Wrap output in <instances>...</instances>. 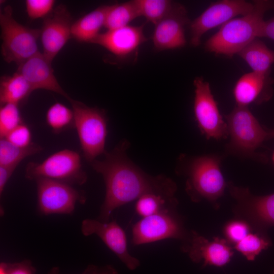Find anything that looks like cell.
I'll return each instance as SVG.
<instances>
[{
  "label": "cell",
  "instance_id": "cell-1",
  "mask_svg": "<svg viewBox=\"0 0 274 274\" xmlns=\"http://www.w3.org/2000/svg\"><path fill=\"white\" fill-rule=\"evenodd\" d=\"M130 146L129 142L124 139L112 150L106 151L102 160L89 163L102 176L106 185L105 199L97 218L100 221L109 222L116 209L147 193L176 197L175 182L163 174L152 176L145 173L128 157Z\"/></svg>",
  "mask_w": 274,
  "mask_h": 274
},
{
  "label": "cell",
  "instance_id": "cell-2",
  "mask_svg": "<svg viewBox=\"0 0 274 274\" xmlns=\"http://www.w3.org/2000/svg\"><path fill=\"white\" fill-rule=\"evenodd\" d=\"M221 157L215 155L191 156L181 154L176 168L177 174L186 178L185 191L191 200H206L218 207L227 183L222 173Z\"/></svg>",
  "mask_w": 274,
  "mask_h": 274
},
{
  "label": "cell",
  "instance_id": "cell-3",
  "mask_svg": "<svg viewBox=\"0 0 274 274\" xmlns=\"http://www.w3.org/2000/svg\"><path fill=\"white\" fill-rule=\"evenodd\" d=\"M253 3L254 7L251 12L229 20L206 41V51L232 57L258 38L264 15L267 11L274 8V2L260 0Z\"/></svg>",
  "mask_w": 274,
  "mask_h": 274
},
{
  "label": "cell",
  "instance_id": "cell-4",
  "mask_svg": "<svg viewBox=\"0 0 274 274\" xmlns=\"http://www.w3.org/2000/svg\"><path fill=\"white\" fill-rule=\"evenodd\" d=\"M224 118L230 138L227 151L234 155L265 162L266 157L256 150L267 140V128L260 124L248 107L235 106Z\"/></svg>",
  "mask_w": 274,
  "mask_h": 274
},
{
  "label": "cell",
  "instance_id": "cell-5",
  "mask_svg": "<svg viewBox=\"0 0 274 274\" xmlns=\"http://www.w3.org/2000/svg\"><path fill=\"white\" fill-rule=\"evenodd\" d=\"M76 128L81 149L89 163L106 152L105 144L108 133V117L106 112L97 107H90L71 98Z\"/></svg>",
  "mask_w": 274,
  "mask_h": 274
},
{
  "label": "cell",
  "instance_id": "cell-6",
  "mask_svg": "<svg viewBox=\"0 0 274 274\" xmlns=\"http://www.w3.org/2000/svg\"><path fill=\"white\" fill-rule=\"evenodd\" d=\"M1 53L7 63L18 66L39 52L38 40L41 29L26 27L18 22L13 16L10 6L0 12Z\"/></svg>",
  "mask_w": 274,
  "mask_h": 274
},
{
  "label": "cell",
  "instance_id": "cell-7",
  "mask_svg": "<svg viewBox=\"0 0 274 274\" xmlns=\"http://www.w3.org/2000/svg\"><path fill=\"white\" fill-rule=\"evenodd\" d=\"M235 200L232 208L235 218L247 222L256 233L268 237V229L274 226V193L253 194L247 187L227 182V187Z\"/></svg>",
  "mask_w": 274,
  "mask_h": 274
},
{
  "label": "cell",
  "instance_id": "cell-8",
  "mask_svg": "<svg viewBox=\"0 0 274 274\" xmlns=\"http://www.w3.org/2000/svg\"><path fill=\"white\" fill-rule=\"evenodd\" d=\"M178 207L166 208L154 215L142 219L132 228L131 243L134 246L166 239H176L185 243L189 241L191 230L184 226Z\"/></svg>",
  "mask_w": 274,
  "mask_h": 274
},
{
  "label": "cell",
  "instance_id": "cell-9",
  "mask_svg": "<svg viewBox=\"0 0 274 274\" xmlns=\"http://www.w3.org/2000/svg\"><path fill=\"white\" fill-rule=\"evenodd\" d=\"M25 176L29 180L46 178L71 185H82L87 180L80 155L77 152L67 149L53 153L42 162L28 163Z\"/></svg>",
  "mask_w": 274,
  "mask_h": 274
},
{
  "label": "cell",
  "instance_id": "cell-10",
  "mask_svg": "<svg viewBox=\"0 0 274 274\" xmlns=\"http://www.w3.org/2000/svg\"><path fill=\"white\" fill-rule=\"evenodd\" d=\"M193 85V112L200 132L208 140L227 138V124L220 114L209 83L202 77H197L194 79Z\"/></svg>",
  "mask_w": 274,
  "mask_h": 274
},
{
  "label": "cell",
  "instance_id": "cell-11",
  "mask_svg": "<svg viewBox=\"0 0 274 274\" xmlns=\"http://www.w3.org/2000/svg\"><path fill=\"white\" fill-rule=\"evenodd\" d=\"M37 183L38 208L43 215H72L77 202L84 204L86 197L83 191L72 185L49 179L39 178Z\"/></svg>",
  "mask_w": 274,
  "mask_h": 274
},
{
  "label": "cell",
  "instance_id": "cell-12",
  "mask_svg": "<svg viewBox=\"0 0 274 274\" xmlns=\"http://www.w3.org/2000/svg\"><path fill=\"white\" fill-rule=\"evenodd\" d=\"M254 3L243 0H222L212 3L189 24L190 44L194 47L201 43L202 36L209 30L222 26L237 16L251 12Z\"/></svg>",
  "mask_w": 274,
  "mask_h": 274
},
{
  "label": "cell",
  "instance_id": "cell-13",
  "mask_svg": "<svg viewBox=\"0 0 274 274\" xmlns=\"http://www.w3.org/2000/svg\"><path fill=\"white\" fill-rule=\"evenodd\" d=\"M81 230L84 236H98L129 269L134 270L140 265L139 259L128 250L124 230L115 220L103 222L97 219H86L82 222Z\"/></svg>",
  "mask_w": 274,
  "mask_h": 274
},
{
  "label": "cell",
  "instance_id": "cell-14",
  "mask_svg": "<svg viewBox=\"0 0 274 274\" xmlns=\"http://www.w3.org/2000/svg\"><path fill=\"white\" fill-rule=\"evenodd\" d=\"M181 249L193 262L202 261V267L224 266L230 261L234 253L231 244L225 238L214 237L210 241L194 230H191L189 241L182 243Z\"/></svg>",
  "mask_w": 274,
  "mask_h": 274
},
{
  "label": "cell",
  "instance_id": "cell-15",
  "mask_svg": "<svg viewBox=\"0 0 274 274\" xmlns=\"http://www.w3.org/2000/svg\"><path fill=\"white\" fill-rule=\"evenodd\" d=\"M72 24L71 14L63 5L56 7L44 18L40 36L43 54L51 61L72 37Z\"/></svg>",
  "mask_w": 274,
  "mask_h": 274
},
{
  "label": "cell",
  "instance_id": "cell-16",
  "mask_svg": "<svg viewBox=\"0 0 274 274\" xmlns=\"http://www.w3.org/2000/svg\"><path fill=\"white\" fill-rule=\"evenodd\" d=\"M190 23L185 7L175 3L170 12L155 25L151 37L154 49L163 51L184 47L185 26Z\"/></svg>",
  "mask_w": 274,
  "mask_h": 274
},
{
  "label": "cell",
  "instance_id": "cell-17",
  "mask_svg": "<svg viewBox=\"0 0 274 274\" xmlns=\"http://www.w3.org/2000/svg\"><path fill=\"white\" fill-rule=\"evenodd\" d=\"M147 40L143 25H129L100 33L91 43L105 48L117 58L123 59L135 53Z\"/></svg>",
  "mask_w": 274,
  "mask_h": 274
},
{
  "label": "cell",
  "instance_id": "cell-18",
  "mask_svg": "<svg viewBox=\"0 0 274 274\" xmlns=\"http://www.w3.org/2000/svg\"><path fill=\"white\" fill-rule=\"evenodd\" d=\"M52 61L39 51L18 66L21 74L30 85L32 91L44 89L71 98L59 84L54 74Z\"/></svg>",
  "mask_w": 274,
  "mask_h": 274
},
{
  "label": "cell",
  "instance_id": "cell-19",
  "mask_svg": "<svg viewBox=\"0 0 274 274\" xmlns=\"http://www.w3.org/2000/svg\"><path fill=\"white\" fill-rule=\"evenodd\" d=\"M269 75L252 72L241 76L233 90L236 106L248 107L270 100L273 93V80Z\"/></svg>",
  "mask_w": 274,
  "mask_h": 274
},
{
  "label": "cell",
  "instance_id": "cell-20",
  "mask_svg": "<svg viewBox=\"0 0 274 274\" xmlns=\"http://www.w3.org/2000/svg\"><path fill=\"white\" fill-rule=\"evenodd\" d=\"M108 7L99 6L73 23L72 37L80 42L91 43L105 26Z\"/></svg>",
  "mask_w": 274,
  "mask_h": 274
},
{
  "label": "cell",
  "instance_id": "cell-21",
  "mask_svg": "<svg viewBox=\"0 0 274 274\" xmlns=\"http://www.w3.org/2000/svg\"><path fill=\"white\" fill-rule=\"evenodd\" d=\"M237 55L247 62L252 72L270 74V67L274 63V51L258 38L248 44Z\"/></svg>",
  "mask_w": 274,
  "mask_h": 274
},
{
  "label": "cell",
  "instance_id": "cell-22",
  "mask_svg": "<svg viewBox=\"0 0 274 274\" xmlns=\"http://www.w3.org/2000/svg\"><path fill=\"white\" fill-rule=\"evenodd\" d=\"M32 92L24 77L16 72L11 76H3L0 79L1 106L12 104L19 105Z\"/></svg>",
  "mask_w": 274,
  "mask_h": 274
},
{
  "label": "cell",
  "instance_id": "cell-23",
  "mask_svg": "<svg viewBox=\"0 0 274 274\" xmlns=\"http://www.w3.org/2000/svg\"><path fill=\"white\" fill-rule=\"evenodd\" d=\"M139 16L135 0L109 5L104 27L107 30L125 27Z\"/></svg>",
  "mask_w": 274,
  "mask_h": 274
},
{
  "label": "cell",
  "instance_id": "cell-24",
  "mask_svg": "<svg viewBox=\"0 0 274 274\" xmlns=\"http://www.w3.org/2000/svg\"><path fill=\"white\" fill-rule=\"evenodd\" d=\"M43 148L32 143L26 147L15 146L5 138L0 140V165L16 167L25 158L41 152Z\"/></svg>",
  "mask_w": 274,
  "mask_h": 274
},
{
  "label": "cell",
  "instance_id": "cell-25",
  "mask_svg": "<svg viewBox=\"0 0 274 274\" xmlns=\"http://www.w3.org/2000/svg\"><path fill=\"white\" fill-rule=\"evenodd\" d=\"M178 204L176 197L166 198L156 194L147 193L136 200L135 210L138 215L144 218L169 207H178Z\"/></svg>",
  "mask_w": 274,
  "mask_h": 274
},
{
  "label": "cell",
  "instance_id": "cell-26",
  "mask_svg": "<svg viewBox=\"0 0 274 274\" xmlns=\"http://www.w3.org/2000/svg\"><path fill=\"white\" fill-rule=\"evenodd\" d=\"M46 120L48 126L55 133L75 127L73 110L60 102L54 103L48 109Z\"/></svg>",
  "mask_w": 274,
  "mask_h": 274
},
{
  "label": "cell",
  "instance_id": "cell-27",
  "mask_svg": "<svg viewBox=\"0 0 274 274\" xmlns=\"http://www.w3.org/2000/svg\"><path fill=\"white\" fill-rule=\"evenodd\" d=\"M140 15L156 25L172 10L175 3L168 0H135Z\"/></svg>",
  "mask_w": 274,
  "mask_h": 274
},
{
  "label": "cell",
  "instance_id": "cell-28",
  "mask_svg": "<svg viewBox=\"0 0 274 274\" xmlns=\"http://www.w3.org/2000/svg\"><path fill=\"white\" fill-rule=\"evenodd\" d=\"M271 246L269 238L257 233H249L234 246L237 251L241 253L248 260H254L263 250Z\"/></svg>",
  "mask_w": 274,
  "mask_h": 274
},
{
  "label": "cell",
  "instance_id": "cell-29",
  "mask_svg": "<svg viewBox=\"0 0 274 274\" xmlns=\"http://www.w3.org/2000/svg\"><path fill=\"white\" fill-rule=\"evenodd\" d=\"M23 123L18 106L7 104L0 108V138H4L11 131Z\"/></svg>",
  "mask_w": 274,
  "mask_h": 274
},
{
  "label": "cell",
  "instance_id": "cell-30",
  "mask_svg": "<svg viewBox=\"0 0 274 274\" xmlns=\"http://www.w3.org/2000/svg\"><path fill=\"white\" fill-rule=\"evenodd\" d=\"M252 230L249 225L244 221L236 219L227 223L224 228L225 239L231 245L236 244Z\"/></svg>",
  "mask_w": 274,
  "mask_h": 274
},
{
  "label": "cell",
  "instance_id": "cell-31",
  "mask_svg": "<svg viewBox=\"0 0 274 274\" xmlns=\"http://www.w3.org/2000/svg\"><path fill=\"white\" fill-rule=\"evenodd\" d=\"M54 0H27L25 6L27 14L31 19L44 18L53 10Z\"/></svg>",
  "mask_w": 274,
  "mask_h": 274
},
{
  "label": "cell",
  "instance_id": "cell-32",
  "mask_svg": "<svg viewBox=\"0 0 274 274\" xmlns=\"http://www.w3.org/2000/svg\"><path fill=\"white\" fill-rule=\"evenodd\" d=\"M4 138L11 144L20 147H27L32 143L30 130L24 123L11 131Z\"/></svg>",
  "mask_w": 274,
  "mask_h": 274
},
{
  "label": "cell",
  "instance_id": "cell-33",
  "mask_svg": "<svg viewBox=\"0 0 274 274\" xmlns=\"http://www.w3.org/2000/svg\"><path fill=\"white\" fill-rule=\"evenodd\" d=\"M0 271L3 274H35L36 268L29 260L14 263L2 262Z\"/></svg>",
  "mask_w": 274,
  "mask_h": 274
},
{
  "label": "cell",
  "instance_id": "cell-34",
  "mask_svg": "<svg viewBox=\"0 0 274 274\" xmlns=\"http://www.w3.org/2000/svg\"><path fill=\"white\" fill-rule=\"evenodd\" d=\"M47 274H61L59 267H53ZM82 274H118L117 270L111 265L97 266L89 265Z\"/></svg>",
  "mask_w": 274,
  "mask_h": 274
},
{
  "label": "cell",
  "instance_id": "cell-35",
  "mask_svg": "<svg viewBox=\"0 0 274 274\" xmlns=\"http://www.w3.org/2000/svg\"><path fill=\"white\" fill-rule=\"evenodd\" d=\"M265 37L274 41V17L262 22L258 38Z\"/></svg>",
  "mask_w": 274,
  "mask_h": 274
},
{
  "label": "cell",
  "instance_id": "cell-36",
  "mask_svg": "<svg viewBox=\"0 0 274 274\" xmlns=\"http://www.w3.org/2000/svg\"><path fill=\"white\" fill-rule=\"evenodd\" d=\"M16 167L0 165V195H2L7 183Z\"/></svg>",
  "mask_w": 274,
  "mask_h": 274
},
{
  "label": "cell",
  "instance_id": "cell-37",
  "mask_svg": "<svg viewBox=\"0 0 274 274\" xmlns=\"http://www.w3.org/2000/svg\"><path fill=\"white\" fill-rule=\"evenodd\" d=\"M267 140L274 139V128L267 129Z\"/></svg>",
  "mask_w": 274,
  "mask_h": 274
},
{
  "label": "cell",
  "instance_id": "cell-38",
  "mask_svg": "<svg viewBox=\"0 0 274 274\" xmlns=\"http://www.w3.org/2000/svg\"><path fill=\"white\" fill-rule=\"evenodd\" d=\"M271 159H272V162L274 164V152H273V153L272 154Z\"/></svg>",
  "mask_w": 274,
  "mask_h": 274
},
{
  "label": "cell",
  "instance_id": "cell-39",
  "mask_svg": "<svg viewBox=\"0 0 274 274\" xmlns=\"http://www.w3.org/2000/svg\"><path fill=\"white\" fill-rule=\"evenodd\" d=\"M272 274H274V269H273V272H272Z\"/></svg>",
  "mask_w": 274,
  "mask_h": 274
}]
</instances>
